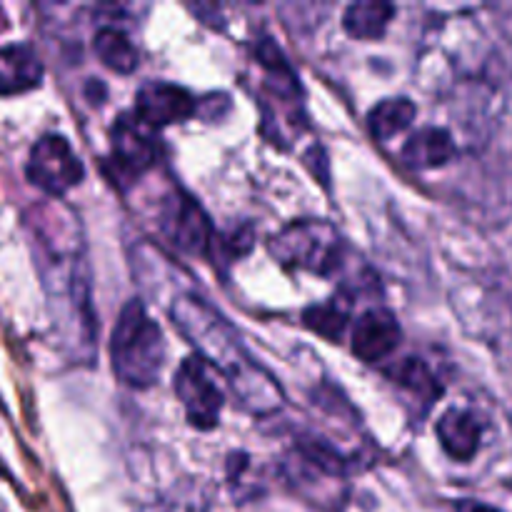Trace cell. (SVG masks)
I'll return each mask as SVG.
<instances>
[{"instance_id": "cell-14", "label": "cell", "mask_w": 512, "mask_h": 512, "mask_svg": "<svg viewBox=\"0 0 512 512\" xmlns=\"http://www.w3.org/2000/svg\"><path fill=\"white\" fill-rule=\"evenodd\" d=\"M395 15V5L378 3V0H363V3L348 5L343 15V28L355 40H378L388 30Z\"/></svg>"}, {"instance_id": "cell-1", "label": "cell", "mask_w": 512, "mask_h": 512, "mask_svg": "<svg viewBox=\"0 0 512 512\" xmlns=\"http://www.w3.org/2000/svg\"><path fill=\"white\" fill-rule=\"evenodd\" d=\"M170 318L188 343L228 380L240 408L255 418L275 415L285 405L278 380L250 358L233 325L198 295L183 293L170 305Z\"/></svg>"}, {"instance_id": "cell-11", "label": "cell", "mask_w": 512, "mask_h": 512, "mask_svg": "<svg viewBox=\"0 0 512 512\" xmlns=\"http://www.w3.org/2000/svg\"><path fill=\"white\" fill-rule=\"evenodd\" d=\"M440 445L455 463H470L483 448V420L468 408H450L435 425Z\"/></svg>"}, {"instance_id": "cell-9", "label": "cell", "mask_w": 512, "mask_h": 512, "mask_svg": "<svg viewBox=\"0 0 512 512\" xmlns=\"http://www.w3.org/2000/svg\"><path fill=\"white\" fill-rule=\"evenodd\" d=\"M403 340L398 318L388 308H370L355 320L353 353L363 363H380L398 350Z\"/></svg>"}, {"instance_id": "cell-10", "label": "cell", "mask_w": 512, "mask_h": 512, "mask_svg": "<svg viewBox=\"0 0 512 512\" xmlns=\"http://www.w3.org/2000/svg\"><path fill=\"white\" fill-rule=\"evenodd\" d=\"M113 163L120 173L138 178L158 163V143L153 135L145 133V125L138 118H123L113 128Z\"/></svg>"}, {"instance_id": "cell-5", "label": "cell", "mask_w": 512, "mask_h": 512, "mask_svg": "<svg viewBox=\"0 0 512 512\" xmlns=\"http://www.w3.org/2000/svg\"><path fill=\"white\" fill-rule=\"evenodd\" d=\"M175 395L183 403L190 425L198 430H213L220 423V410L225 405L223 388L218 383V370L200 355H190L175 373Z\"/></svg>"}, {"instance_id": "cell-15", "label": "cell", "mask_w": 512, "mask_h": 512, "mask_svg": "<svg viewBox=\"0 0 512 512\" xmlns=\"http://www.w3.org/2000/svg\"><path fill=\"white\" fill-rule=\"evenodd\" d=\"M418 108L410 98H385L370 110L368 115V128L375 140L388 143L390 138L400 135L413 125Z\"/></svg>"}, {"instance_id": "cell-3", "label": "cell", "mask_w": 512, "mask_h": 512, "mask_svg": "<svg viewBox=\"0 0 512 512\" xmlns=\"http://www.w3.org/2000/svg\"><path fill=\"white\" fill-rule=\"evenodd\" d=\"M113 373L123 385L145 390L158 383L165 363V338L138 298L128 300L110 335Z\"/></svg>"}, {"instance_id": "cell-16", "label": "cell", "mask_w": 512, "mask_h": 512, "mask_svg": "<svg viewBox=\"0 0 512 512\" xmlns=\"http://www.w3.org/2000/svg\"><path fill=\"white\" fill-rule=\"evenodd\" d=\"M93 50L100 63L113 70V73L130 75L138 68V50H135L128 33H123L120 28H110V25L100 28L93 38Z\"/></svg>"}, {"instance_id": "cell-18", "label": "cell", "mask_w": 512, "mask_h": 512, "mask_svg": "<svg viewBox=\"0 0 512 512\" xmlns=\"http://www.w3.org/2000/svg\"><path fill=\"white\" fill-rule=\"evenodd\" d=\"M400 388H405V393L413 395L415 400L423 403V408L428 410L435 400L443 393V385L438 383V378L433 375V370L423 363L420 358H408L395 373Z\"/></svg>"}, {"instance_id": "cell-12", "label": "cell", "mask_w": 512, "mask_h": 512, "mask_svg": "<svg viewBox=\"0 0 512 512\" xmlns=\"http://www.w3.org/2000/svg\"><path fill=\"white\" fill-rule=\"evenodd\" d=\"M43 73V60L33 45L13 43L0 48V95H18L38 88Z\"/></svg>"}, {"instance_id": "cell-13", "label": "cell", "mask_w": 512, "mask_h": 512, "mask_svg": "<svg viewBox=\"0 0 512 512\" xmlns=\"http://www.w3.org/2000/svg\"><path fill=\"white\" fill-rule=\"evenodd\" d=\"M455 153H458V148H455L453 135L438 125H428V128L415 130L405 140L400 158H403L405 168L410 170H433L448 165L455 158Z\"/></svg>"}, {"instance_id": "cell-7", "label": "cell", "mask_w": 512, "mask_h": 512, "mask_svg": "<svg viewBox=\"0 0 512 512\" xmlns=\"http://www.w3.org/2000/svg\"><path fill=\"white\" fill-rule=\"evenodd\" d=\"M158 218L160 230L165 233V238H168L175 248L183 250V253L203 255L208 253V248L213 245L215 233L208 215H205L203 208L185 193L168 195V198L163 200V205H160Z\"/></svg>"}, {"instance_id": "cell-6", "label": "cell", "mask_w": 512, "mask_h": 512, "mask_svg": "<svg viewBox=\"0 0 512 512\" xmlns=\"http://www.w3.org/2000/svg\"><path fill=\"white\" fill-rule=\"evenodd\" d=\"M25 170L30 183L55 198L65 195L85 178V165L63 135H43L30 150Z\"/></svg>"}, {"instance_id": "cell-4", "label": "cell", "mask_w": 512, "mask_h": 512, "mask_svg": "<svg viewBox=\"0 0 512 512\" xmlns=\"http://www.w3.org/2000/svg\"><path fill=\"white\" fill-rule=\"evenodd\" d=\"M270 255L288 270H305L330 278L343 265L345 243L340 230L325 220H295L275 233L268 243Z\"/></svg>"}, {"instance_id": "cell-2", "label": "cell", "mask_w": 512, "mask_h": 512, "mask_svg": "<svg viewBox=\"0 0 512 512\" xmlns=\"http://www.w3.org/2000/svg\"><path fill=\"white\" fill-rule=\"evenodd\" d=\"M40 245V263H43V283L53 303L55 320L63 333L65 350L75 360H90L95 350V313L90 303V268L83 255V238L78 235V223L65 213L60 225V240L48 238L43 230L35 228Z\"/></svg>"}, {"instance_id": "cell-19", "label": "cell", "mask_w": 512, "mask_h": 512, "mask_svg": "<svg viewBox=\"0 0 512 512\" xmlns=\"http://www.w3.org/2000/svg\"><path fill=\"white\" fill-rule=\"evenodd\" d=\"M458 512H503L493 505H483V503H473V500H465V503L458 505Z\"/></svg>"}, {"instance_id": "cell-8", "label": "cell", "mask_w": 512, "mask_h": 512, "mask_svg": "<svg viewBox=\"0 0 512 512\" xmlns=\"http://www.w3.org/2000/svg\"><path fill=\"white\" fill-rule=\"evenodd\" d=\"M198 103L185 88L165 80H150L143 83L135 98V118L150 130L168 128V125L185 123L193 118Z\"/></svg>"}, {"instance_id": "cell-17", "label": "cell", "mask_w": 512, "mask_h": 512, "mask_svg": "<svg viewBox=\"0 0 512 512\" xmlns=\"http://www.w3.org/2000/svg\"><path fill=\"white\" fill-rule=\"evenodd\" d=\"M350 320V303L343 298H330L323 305H310L303 313L305 328H310L313 333H318L320 338L330 340V343H338L340 335L345 333Z\"/></svg>"}]
</instances>
